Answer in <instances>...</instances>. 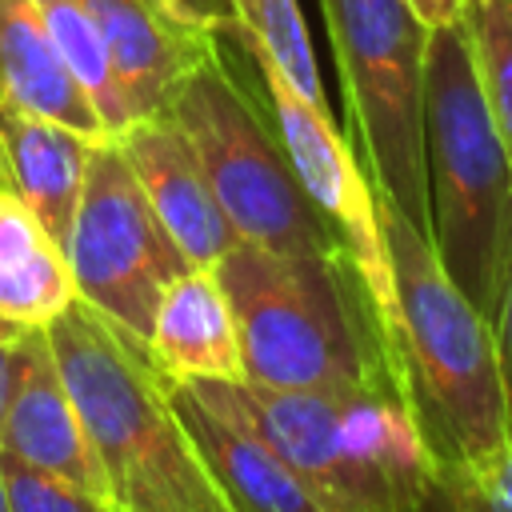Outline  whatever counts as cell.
<instances>
[{"label":"cell","instance_id":"1","mask_svg":"<svg viewBox=\"0 0 512 512\" xmlns=\"http://www.w3.org/2000/svg\"><path fill=\"white\" fill-rule=\"evenodd\" d=\"M216 276L236 308L244 380L292 392H396V336L344 248L236 244Z\"/></svg>","mask_w":512,"mask_h":512},{"label":"cell","instance_id":"2","mask_svg":"<svg viewBox=\"0 0 512 512\" xmlns=\"http://www.w3.org/2000/svg\"><path fill=\"white\" fill-rule=\"evenodd\" d=\"M116 512H232L144 340L80 296L44 328Z\"/></svg>","mask_w":512,"mask_h":512},{"label":"cell","instance_id":"3","mask_svg":"<svg viewBox=\"0 0 512 512\" xmlns=\"http://www.w3.org/2000/svg\"><path fill=\"white\" fill-rule=\"evenodd\" d=\"M396 284V388L436 464L492 460L508 436L496 328L432 240L380 200Z\"/></svg>","mask_w":512,"mask_h":512},{"label":"cell","instance_id":"4","mask_svg":"<svg viewBox=\"0 0 512 512\" xmlns=\"http://www.w3.org/2000/svg\"><path fill=\"white\" fill-rule=\"evenodd\" d=\"M424 140L432 248L476 308L496 320L512 264V156L476 76L468 20L428 36Z\"/></svg>","mask_w":512,"mask_h":512},{"label":"cell","instance_id":"5","mask_svg":"<svg viewBox=\"0 0 512 512\" xmlns=\"http://www.w3.org/2000/svg\"><path fill=\"white\" fill-rule=\"evenodd\" d=\"M168 116L192 140L204 176L244 244L272 252L340 248L288 160L248 44L220 32L180 80Z\"/></svg>","mask_w":512,"mask_h":512},{"label":"cell","instance_id":"6","mask_svg":"<svg viewBox=\"0 0 512 512\" xmlns=\"http://www.w3.org/2000/svg\"><path fill=\"white\" fill-rule=\"evenodd\" d=\"M236 392L324 512H420L436 460L396 392Z\"/></svg>","mask_w":512,"mask_h":512},{"label":"cell","instance_id":"7","mask_svg":"<svg viewBox=\"0 0 512 512\" xmlns=\"http://www.w3.org/2000/svg\"><path fill=\"white\" fill-rule=\"evenodd\" d=\"M320 16L344 92V120L364 172L376 196L432 240L424 140L432 28L408 8V0H320Z\"/></svg>","mask_w":512,"mask_h":512},{"label":"cell","instance_id":"8","mask_svg":"<svg viewBox=\"0 0 512 512\" xmlns=\"http://www.w3.org/2000/svg\"><path fill=\"white\" fill-rule=\"evenodd\" d=\"M64 256L76 296L136 340H148L168 284L196 268L160 224L124 148L112 136L96 140L92 148Z\"/></svg>","mask_w":512,"mask_h":512},{"label":"cell","instance_id":"9","mask_svg":"<svg viewBox=\"0 0 512 512\" xmlns=\"http://www.w3.org/2000/svg\"><path fill=\"white\" fill-rule=\"evenodd\" d=\"M260 68V84L276 120V132L288 148V160L308 192V200L320 208L328 228L336 232L340 248L352 256L356 272L364 276L368 292L376 296L392 336H396V284H392V256L384 240L380 220V196L360 164V156L348 148L344 132L336 128L328 108L308 104L272 64L252 56Z\"/></svg>","mask_w":512,"mask_h":512},{"label":"cell","instance_id":"10","mask_svg":"<svg viewBox=\"0 0 512 512\" xmlns=\"http://www.w3.org/2000/svg\"><path fill=\"white\" fill-rule=\"evenodd\" d=\"M172 404L232 512H324L240 404L236 380H180Z\"/></svg>","mask_w":512,"mask_h":512},{"label":"cell","instance_id":"11","mask_svg":"<svg viewBox=\"0 0 512 512\" xmlns=\"http://www.w3.org/2000/svg\"><path fill=\"white\" fill-rule=\"evenodd\" d=\"M116 144L124 148L148 204L156 208L160 224L172 232L188 264L216 268L240 244V236L228 224L184 128L164 112L128 124Z\"/></svg>","mask_w":512,"mask_h":512},{"label":"cell","instance_id":"12","mask_svg":"<svg viewBox=\"0 0 512 512\" xmlns=\"http://www.w3.org/2000/svg\"><path fill=\"white\" fill-rule=\"evenodd\" d=\"M0 452L16 456L24 464H36V468L112 504L104 468L96 460V448L88 440L80 408L60 376V364L52 356L44 328L24 332V368H20L4 428H0Z\"/></svg>","mask_w":512,"mask_h":512},{"label":"cell","instance_id":"13","mask_svg":"<svg viewBox=\"0 0 512 512\" xmlns=\"http://www.w3.org/2000/svg\"><path fill=\"white\" fill-rule=\"evenodd\" d=\"M116 68L132 124L164 116L180 80L212 48L220 32L184 20L168 0H80Z\"/></svg>","mask_w":512,"mask_h":512},{"label":"cell","instance_id":"14","mask_svg":"<svg viewBox=\"0 0 512 512\" xmlns=\"http://www.w3.org/2000/svg\"><path fill=\"white\" fill-rule=\"evenodd\" d=\"M144 348L156 372L172 384L244 380L240 324L216 268H188L168 284Z\"/></svg>","mask_w":512,"mask_h":512},{"label":"cell","instance_id":"15","mask_svg":"<svg viewBox=\"0 0 512 512\" xmlns=\"http://www.w3.org/2000/svg\"><path fill=\"white\" fill-rule=\"evenodd\" d=\"M96 140L0 100V184L12 188L64 248Z\"/></svg>","mask_w":512,"mask_h":512},{"label":"cell","instance_id":"16","mask_svg":"<svg viewBox=\"0 0 512 512\" xmlns=\"http://www.w3.org/2000/svg\"><path fill=\"white\" fill-rule=\"evenodd\" d=\"M0 100L108 140L96 104L68 72L36 0H0Z\"/></svg>","mask_w":512,"mask_h":512},{"label":"cell","instance_id":"17","mask_svg":"<svg viewBox=\"0 0 512 512\" xmlns=\"http://www.w3.org/2000/svg\"><path fill=\"white\" fill-rule=\"evenodd\" d=\"M228 8H232V36L248 44L252 56L272 64L308 104L328 108L300 0H228Z\"/></svg>","mask_w":512,"mask_h":512},{"label":"cell","instance_id":"18","mask_svg":"<svg viewBox=\"0 0 512 512\" xmlns=\"http://www.w3.org/2000/svg\"><path fill=\"white\" fill-rule=\"evenodd\" d=\"M36 4H40V16H44V24H48V32H52L64 64H68V72L80 80V88L96 104L108 136L116 140L132 124V112H128V100L120 92L108 44H104L92 12L80 0H36Z\"/></svg>","mask_w":512,"mask_h":512},{"label":"cell","instance_id":"19","mask_svg":"<svg viewBox=\"0 0 512 512\" xmlns=\"http://www.w3.org/2000/svg\"><path fill=\"white\" fill-rule=\"evenodd\" d=\"M420 512H512V412L504 448L476 464H436Z\"/></svg>","mask_w":512,"mask_h":512},{"label":"cell","instance_id":"20","mask_svg":"<svg viewBox=\"0 0 512 512\" xmlns=\"http://www.w3.org/2000/svg\"><path fill=\"white\" fill-rule=\"evenodd\" d=\"M468 32L488 112L512 156V0H472Z\"/></svg>","mask_w":512,"mask_h":512},{"label":"cell","instance_id":"21","mask_svg":"<svg viewBox=\"0 0 512 512\" xmlns=\"http://www.w3.org/2000/svg\"><path fill=\"white\" fill-rule=\"evenodd\" d=\"M0 472H4V484H8L12 512H116L108 500L36 468V464L4 456V452H0Z\"/></svg>","mask_w":512,"mask_h":512},{"label":"cell","instance_id":"22","mask_svg":"<svg viewBox=\"0 0 512 512\" xmlns=\"http://www.w3.org/2000/svg\"><path fill=\"white\" fill-rule=\"evenodd\" d=\"M52 244L56 240L44 232L36 212L12 188L0 184V280L12 276L16 268H24L28 260H36Z\"/></svg>","mask_w":512,"mask_h":512},{"label":"cell","instance_id":"23","mask_svg":"<svg viewBox=\"0 0 512 512\" xmlns=\"http://www.w3.org/2000/svg\"><path fill=\"white\" fill-rule=\"evenodd\" d=\"M496 352H500V372H504V392H508V412H512V264H508V280L500 292V308H496Z\"/></svg>","mask_w":512,"mask_h":512},{"label":"cell","instance_id":"24","mask_svg":"<svg viewBox=\"0 0 512 512\" xmlns=\"http://www.w3.org/2000/svg\"><path fill=\"white\" fill-rule=\"evenodd\" d=\"M184 20L212 28V32H232V8L228 0H168Z\"/></svg>","mask_w":512,"mask_h":512},{"label":"cell","instance_id":"25","mask_svg":"<svg viewBox=\"0 0 512 512\" xmlns=\"http://www.w3.org/2000/svg\"><path fill=\"white\" fill-rule=\"evenodd\" d=\"M408 8L428 24V28H452L472 16V0H408Z\"/></svg>","mask_w":512,"mask_h":512},{"label":"cell","instance_id":"26","mask_svg":"<svg viewBox=\"0 0 512 512\" xmlns=\"http://www.w3.org/2000/svg\"><path fill=\"white\" fill-rule=\"evenodd\" d=\"M20 368H24V332L8 344H0V428H4V416H8V404H12V392H16V380H20Z\"/></svg>","mask_w":512,"mask_h":512},{"label":"cell","instance_id":"27","mask_svg":"<svg viewBox=\"0 0 512 512\" xmlns=\"http://www.w3.org/2000/svg\"><path fill=\"white\" fill-rule=\"evenodd\" d=\"M20 332H28V328H16L12 320H4V316H0V344H8V340H16Z\"/></svg>","mask_w":512,"mask_h":512},{"label":"cell","instance_id":"28","mask_svg":"<svg viewBox=\"0 0 512 512\" xmlns=\"http://www.w3.org/2000/svg\"><path fill=\"white\" fill-rule=\"evenodd\" d=\"M0 512H12V500H8V484H4V472H0Z\"/></svg>","mask_w":512,"mask_h":512}]
</instances>
